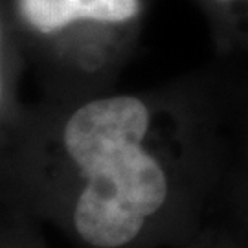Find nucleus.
Wrapping results in <instances>:
<instances>
[{"instance_id": "1", "label": "nucleus", "mask_w": 248, "mask_h": 248, "mask_svg": "<svg viewBox=\"0 0 248 248\" xmlns=\"http://www.w3.org/2000/svg\"><path fill=\"white\" fill-rule=\"evenodd\" d=\"M228 151L186 94L48 101L2 127V206L76 248H182L210 226Z\"/></svg>"}, {"instance_id": "2", "label": "nucleus", "mask_w": 248, "mask_h": 248, "mask_svg": "<svg viewBox=\"0 0 248 248\" xmlns=\"http://www.w3.org/2000/svg\"><path fill=\"white\" fill-rule=\"evenodd\" d=\"M15 15L45 64L52 99L105 92L133 43L140 0H15Z\"/></svg>"}, {"instance_id": "3", "label": "nucleus", "mask_w": 248, "mask_h": 248, "mask_svg": "<svg viewBox=\"0 0 248 248\" xmlns=\"http://www.w3.org/2000/svg\"><path fill=\"white\" fill-rule=\"evenodd\" d=\"M230 212V226L248 233V118L235 133H230L228 166L221 199Z\"/></svg>"}, {"instance_id": "4", "label": "nucleus", "mask_w": 248, "mask_h": 248, "mask_svg": "<svg viewBox=\"0 0 248 248\" xmlns=\"http://www.w3.org/2000/svg\"><path fill=\"white\" fill-rule=\"evenodd\" d=\"M43 230L26 213L2 206L0 248H50Z\"/></svg>"}, {"instance_id": "5", "label": "nucleus", "mask_w": 248, "mask_h": 248, "mask_svg": "<svg viewBox=\"0 0 248 248\" xmlns=\"http://www.w3.org/2000/svg\"><path fill=\"white\" fill-rule=\"evenodd\" d=\"M215 8L224 9V20L226 24L222 28L224 35L228 39V43H232V37H233V31H235V26H237V18H239V8H243V2L247 4V0H210ZM245 9V8H243ZM241 18H243V13H241ZM239 28H241V20H239ZM239 28H237V35H239ZM237 35H235V41H237ZM233 41V45H235Z\"/></svg>"}, {"instance_id": "6", "label": "nucleus", "mask_w": 248, "mask_h": 248, "mask_svg": "<svg viewBox=\"0 0 248 248\" xmlns=\"http://www.w3.org/2000/svg\"><path fill=\"white\" fill-rule=\"evenodd\" d=\"M239 46H247L248 48V0H247V9H245V22H243V31H241Z\"/></svg>"}]
</instances>
